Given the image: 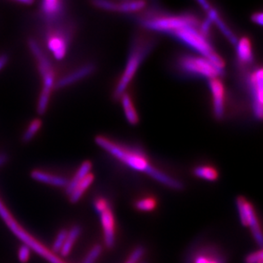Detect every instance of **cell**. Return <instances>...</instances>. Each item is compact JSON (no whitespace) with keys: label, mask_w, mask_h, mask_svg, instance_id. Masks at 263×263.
<instances>
[{"label":"cell","mask_w":263,"mask_h":263,"mask_svg":"<svg viewBox=\"0 0 263 263\" xmlns=\"http://www.w3.org/2000/svg\"><path fill=\"white\" fill-rule=\"evenodd\" d=\"M95 141L100 147H102L110 155L115 157V159L122 162L130 169L148 175L152 178L171 189H181L182 187L180 181L153 166L146 155L140 150L119 144L112 140L101 136L97 137Z\"/></svg>","instance_id":"1"},{"label":"cell","mask_w":263,"mask_h":263,"mask_svg":"<svg viewBox=\"0 0 263 263\" xmlns=\"http://www.w3.org/2000/svg\"><path fill=\"white\" fill-rule=\"evenodd\" d=\"M153 47V40L142 37L135 40L129 51L126 65L122 72L121 78L119 79L115 88V97L119 99L125 93V90L139 69L140 66L150 53Z\"/></svg>","instance_id":"2"},{"label":"cell","mask_w":263,"mask_h":263,"mask_svg":"<svg viewBox=\"0 0 263 263\" xmlns=\"http://www.w3.org/2000/svg\"><path fill=\"white\" fill-rule=\"evenodd\" d=\"M28 46L37 61L39 71L42 77L43 89L37 102V112L40 115H44L47 110L51 90L55 87L54 70L50 59L45 55L40 45L34 40H29Z\"/></svg>","instance_id":"3"},{"label":"cell","mask_w":263,"mask_h":263,"mask_svg":"<svg viewBox=\"0 0 263 263\" xmlns=\"http://www.w3.org/2000/svg\"><path fill=\"white\" fill-rule=\"evenodd\" d=\"M172 35L177 40L195 50L196 52L199 53L200 57L208 59L218 69L224 72L225 63L223 60L216 52V50H214L211 43L207 40V37H204V35L199 32L198 27L182 28L179 31H176Z\"/></svg>","instance_id":"4"},{"label":"cell","mask_w":263,"mask_h":263,"mask_svg":"<svg viewBox=\"0 0 263 263\" xmlns=\"http://www.w3.org/2000/svg\"><path fill=\"white\" fill-rule=\"evenodd\" d=\"M0 217L3 221H5L8 228L12 231L13 234H15L21 241H23L30 250L32 249L36 253L43 256L50 263H66L61 260L58 256H55V254L53 253L52 251H49L46 247L43 246L42 243L36 240L32 235L28 234V232L24 230L19 223H17V221H15L12 215L10 213V211H8L6 206L3 204L1 200H0Z\"/></svg>","instance_id":"5"},{"label":"cell","mask_w":263,"mask_h":263,"mask_svg":"<svg viewBox=\"0 0 263 263\" xmlns=\"http://www.w3.org/2000/svg\"><path fill=\"white\" fill-rule=\"evenodd\" d=\"M142 23L146 29L172 35L182 28L199 26V21L193 15H159L146 18Z\"/></svg>","instance_id":"6"},{"label":"cell","mask_w":263,"mask_h":263,"mask_svg":"<svg viewBox=\"0 0 263 263\" xmlns=\"http://www.w3.org/2000/svg\"><path fill=\"white\" fill-rule=\"evenodd\" d=\"M179 66L187 74L206 78L209 80L216 79L224 73L223 71L218 69L208 59L198 55H184L179 61Z\"/></svg>","instance_id":"7"},{"label":"cell","mask_w":263,"mask_h":263,"mask_svg":"<svg viewBox=\"0 0 263 263\" xmlns=\"http://www.w3.org/2000/svg\"><path fill=\"white\" fill-rule=\"evenodd\" d=\"M263 72L261 68L251 73L249 79L252 96V108L254 115L257 119H262L263 115Z\"/></svg>","instance_id":"8"},{"label":"cell","mask_w":263,"mask_h":263,"mask_svg":"<svg viewBox=\"0 0 263 263\" xmlns=\"http://www.w3.org/2000/svg\"><path fill=\"white\" fill-rule=\"evenodd\" d=\"M93 5L101 10L120 13H134L143 10L146 6L144 1H94Z\"/></svg>","instance_id":"9"},{"label":"cell","mask_w":263,"mask_h":263,"mask_svg":"<svg viewBox=\"0 0 263 263\" xmlns=\"http://www.w3.org/2000/svg\"><path fill=\"white\" fill-rule=\"evenodd\" d=\"M68 33L62 29L55 30L48 37V47L57 60H62L67 54Z\"/></svg>","instance_id":"10"},{"label":"cell","mask_w":263,"mask_h":263,"mask_svg":"<svg viewBox=\"0 0 263 263\" xmlns=\"http://www.w3.org/2000/svg\"><path fill=\"white\" fill-rule=\"evenodd\" d=\"M209 86L213 100V110L215 117L222 119L225 111V88L218 78L210 80Z\"/></svg>","instance_id":"11"},{"label":"cell","mask_w":263,"mask_h":263,"mask_svg":"<svg viewBox=\"0 0 263 263\" xmlns=\"http://www.w3.org/2000/svg\"><path fill=\"white\" fill-rule=\"evenodd\" d=\"M65 11V3L60 0H45L41 3V12L47 23L53 24L59 21Z\"/></svg>","instance_id":"12"},{"label":"cell","mask_w":263,"mask_h":263,"mask_svg":"<svg viewBox=\"0 0 263 263\" xmlns=\"http://www.w3.org/2000/svg\"><path fill=\"white\" fill-rule=\"evenodd\" d=\"M102 222L105 245L107 248H112L115 242V217L112 215L111 206L107 207L104 211L100 214Z\"/></svg>","instance_id":"13"},{"label":"cell","mask_w":263,"mask_h":263,"mask_svg":"<svg viewBox=\"0 0 263 263\" xmlns=\"http://www.w3.org/2000/svg\"><path fill=\"white\" fill-rule=\"evenodd\" d=\"M95 67L92 64H86L85 66L80 67L77 70L71 72L69 74L66 75L62 79H60L58 82L55 83V89H62V88L67 87L69 85L74 84L79 80H83L85 78L88 77L89 74H91L94 72Z\"/></svg>","instance_id":"14"},{"label":"cell","mask_w":263,"mask_h":263,"mask_svg":"<svg viewBox=\"0 0 263 263\" xmlns=\"http://www.w3.org/2000/svg\"><path fill=\"white\" fill-rule=\"evenodd\" d=\"M235 46L238 61L243 65H249L252 63L254 55L251 40H249L248 37H242L237 41Z\"/></svg>","instance_id":"15"},{"label":"cell","mask_w":263,"mask_h":263,"mask_svg":"<svg viewBox=\"0 0 263 263\" xmlns=\"http://www.w3.org/2000/svg\"><path fill=\"white\" fill-rule=\"evenodd\" d=\"M205 11L207 12V17L210 18L212 23H215L217 26L219 30L222 32V34L227 37V40H229L232 45H235L236 43L238 41L237 37L234 32H232L231 29L227 26L226 23H224L223 20H221V16L217 12V10H215L212 6H211Z\"/></svg>","instance_id":"16"},{"label":"cell","mask_w":263,"mask_h":263,"mask_svg":"<svg viewBox=\"0 0 263 263\" xmlns=\"http://www.w3.org/2000/svg\"><path fill=\"white\" fill-rule=\"evenodd\" d=\"M31 177L35 181L60 187H66L68 184V180L62 176H55L41 171H33L31 173Z\"/></svg>","instance_id":"17"},{"label":"cell","mask_w":263,"mask_h":263,"mask_svg":"<svg viewBox=\"0 0 263 263\" xmlns=\"http://www.w3.org/2000/svg\"><path fill=\"white\" fill-rule=\"evenodd\" d=\"M92 169V164L90 161L83 162L80 168L78 170L77 172L75 173L74 176L72 177L71 181H68V184L66 186V193L68 195L73 191V189L76 187L78 184L80 183V181L84 180V179L90 174V171Z\"/></svg>","instance_id":"18"},{"label":"cell","mask_w":263,"mask_h":263,"mask_svg":"<svg viewBox=\"0 0 263 263\" xmlns=\"http://www.w3.org/2000/svg\"><path fill=\"white\" fill-rule=\"evenodd\" d=\"M247 227L251 228L256 243H258V246L261 247L262 246V234H261V227L259 224L253 207L251 204H249L248 211H247Z\"/></svg>","instance_id":"19"},{"label":"cell","mask_w":263,"mask_h":263,"mask_svg":"<svg viewBox=\"0 0 263 263\" xmlns=\"http://www.w3.org/2000/svg\"><path fill=\"white\" fill-rule=\"evenodd\" d=\"M119 99H121L122 106H123V109H124V115H125L127 121L132 125L138 124L139 116H138L136 107H135L132 98L129 95L124 93Z\"/></svg>","instance_id":"20"},{"label":"cell","mask_w":263,"mask_h":263,"mask_svg":"<svg viewBox=\"0 0 263 263\" xmlns=\"http://www.w3.org/2000/svg\"><path fill=\"white\" fill-rule=\"evenodd\" d=\"M94 179L93 175L89 174L84 180L80 181V183L78 184L76 187L73 189V191L70 194V202L72 204H75L78 201H80V199L82 198L85 191L89 189L92 182L94 181Z\"/></svg>","instance_id":"21"},{"label":"cell","mask_w":263,"mask_h":263,"mask_svg":"<svg viewBox=\"0 0 263 263\" xmlns=\"http://www.w3.org/2000/svg\"><path fill=\"white\" fill-rule=\"evenodd\" d=\"M81 233V229L80 227L75 226L70 229L69 232H67V238L65 240L64 245L62 246V250L60 251L61 256H67L69 255L72 247L74 246L75 242L79 238Z\"/></svg>","instance_id":"22"},{"label":"cell","mask_w":263,"mask_h":263,"mask_svg":"<svg viewBox=\"0 0 263 263\" xmlns=\"http://www.w3.org/2000/svg\"><path fill=\"white\" fill-rule=\"evenodd\" d=\"M194 175L205 181H214L218 178V172L213 167L201 165L194 169Z\"/></svg>","instance_id":"23"},{"label":"cell","mask_w":263,"mask_h":263,"mask_svg":"<svg viewBox=\"0 0 263 263\" xmlns=\"http://www.w3.org/2000/svg\"><path fill=\"white\" fill-rule=\"evenodd\" d=\"M42 122L39 119H34L31 122L29 126L26 130L25 133L23 136V141L24 142H28L34 137L35 135L40 130V127H41Z\"/></svg>","instance_id":"24"},{"label":"cell","mask_w":263,"mask_h":263,"mask_svg":"<svg viewBox=\"0 0 263 263\" xmlns=\"http://www.w3.org/2000/svg\"><path fill=\"white\" fill-rule=\"evenodd\" d=\"M194 263H223L222 259L214 254L208 253V252H202L197 255L194 258Z\"/></svg>","instance_id":"25"},{"label":"cell","mask_w":263,"mask_h":263,"mask_svg":"<svg viewBox=\"0 0 263 263\" xmlns=\"http://www.w3.org/2000/svg\"><path fill=\"white\" fill-rule=\"evenodd\" d=\"M136 207L141 211H152L156 207V201L152 198L139 199L136 203Z\"/></svg>","instance_id":"26"},{"label":"cell","mask_w":263,"mask_h":263,"mask_svg":"<svg viewBox=\"0 0 263 263\" xmlns=\"http://www.w3.org/2000/svg\"><path fill=\"white\" fill-rule=\"evenodd\" d=\"M67 235V230H65V229L61 230V231L58 233V235L55 237V241H54V243H53L52 251H51L53 253H60V251L62 250V246L64 245Z\"/></svg>","instance_id":"27"},{"label":"cell","mask_w":263,"mask_h":263,"mask_svg":"<svg viewBox=\"0 0 263 263\" xmlns=\"http://www.w3.org/2000/svg\"><path fill=\"white\" fill-rule=\"evenodd\" d=\"M102 246L99 245L95 246L93 248L89 251L87 256L85 257V260L82 263H95L97 261V258L99 257L100 255L102 253Z\"/></svg>","instance_id":"28"},{"label":"cell","mask_w":263,"mask_h":263,"mask_svg":"<svg viewBox=\"0 0 263 263\" xmlns=\"http://www.w3.org/2000/svg\"><path fill=\"white\" fill-rule=\"evenodd\" d=\"M145 251L142 247H137L135 249L132 255L129 256L128 261L125 263H138L140 260L144 256Z\"/></svg>","instance_id":"29"},{"label":"cell","mask_w":263,"mask_h":263,"mask_svg":"<svg viewBox=\"0 0 263 263\" xmlns=\"http://www.w3.org/2000/svg\"><path fill=\"white\" fill-rule=\"evenodd\" d=\"M30 255V249L28 248V246H21L19 251H18V259L21 262L25 263L29 260Z\"/></svg>","instance_id":"30"},{"label":"cell","mask_w":263,"mask_h":263,"mask_svg":"<svg viewBox=\"0 0 263 263\" xmlns=\"http://www.w3.org/2000/svg\"><path fill=\"white\" fill-rule=\"evenodd\" d=\"M95 210L97 211V213L101 214L102 211H104L107 207H109L110 204L107 200H106L105 199H102V198H99V199H97L96 201H95Z\"/></svg>","instance_id":"31"},{"label":"cell","mask_w":263,"mask_h":263,"mask_svg":"<svg viewBox=\"0 0 263 263\" xmlns=\"http://www.w3.org/2000/svg\"><path fill=\"white\" fill-rule=\"evenodd\" d=\"M262 251H259L251 253L246 258V263H262Z\"/></svg>","instance_id":"32"},{"label":"cell","mask_w":263,"mask_h":263,"mask_svg":"<svg viewBox=\"0 0 263 263\" xmlns=\"http://www.w3.org/2000/svg\"><path fill=\"white\" fill-rule=\"evenodd\" d=\"M251 20L254 23H256L257 25L261 26L263 24V14L261 12L255 13L251 16Z\"/></svg>","instance_id":"33"},{"label":"cell","mask_w":263,"mask_h":263,"mask_svg":"<svg viewBox=\"0 0 263 263\" xmlns=\"http://www.w3.org/2000/svg\"><path fill=\"white\" fill-rule=\"evenodd\" d=\"M8 60H9V58H8L6 54H3V55H0V71L6 66Z\"/></svg>","instance_id":"34"},{"label":"cell","mask_w":263,"mask_h":263,"mask_svg":"<svg viewBox=\"0 0 263 263\" xmlns=\"http://www.w3.org/2000/svg\"><path fill=\"white\" fill-rule=\"evenodd\" d=\"M8 156L5 154H0V167L7 162Z\"/></svg>","instance_id":"35"},{"label":"cell","mask_w":263,"mask_h":263,"mask_svg":"<svg viewBox=\"0 0 263 263\" xmlns=\"http://www.w3.org/2000/svg\"><path fill=\"white\" fill-rule=\"evenodd\" d=\"M17 3L22 4V5H30L33 4V1H31V0H20V1H17Z\"/></svg>","instance_id":"36"},{"label":"cell","mask_w":263,"mask_h":263,"mask_svg":"<svg viewBox=\"0 0 263 263\" xmlns=\"http://www.w3.org/2000/svg\"><path fill=\"white\" fill-rule=\"evenodd\" d=\"M138 263H146V262H145V261H141V262H138Z\"/></svg>","instance_id":"37"}]
</instances>
